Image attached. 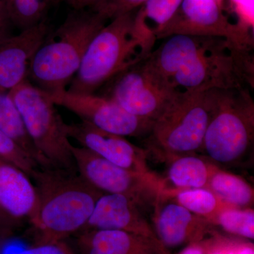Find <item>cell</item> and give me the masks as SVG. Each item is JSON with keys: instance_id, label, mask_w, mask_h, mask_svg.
<instances>
[{"instance_id": "1", "label": "cell", "mask_w": 254, "mask_h": 254, "mask_svg": "<svg viewBox=\"0 0 254 254\" xmlns=\"http://www.w3.org/2000/svg\"><path fill=\"white\" fill-rule=\"evenodd\" d=\"M36 203L28 220L39 237L38 243L64 241L81 232L103 194L78 173L38 168L31 177Z\"/></svg>"}, {"instance_id": "2", "label": "cell", "mask_w": 254, "mask_h": 254, "mask_svg": "<svg viewBox=\"0 0 254 254\" xmlns=\"http://www.w3.org/2000/svg\"><path fill=\"white\" fill-rule=\"evenodd\" d=\"M136 11L113 18L93 37L68 91L93 94L118 73L149 56L156 39L136 26Z\"/></svg>"}, {"instance_id": "3", "label": "cell", "mask_w": 254, "mask_h": 254, "mask_svg": "<svg viewBox=\"0 0 254 254\" xmlns=\"http://www.w3.org/2000/svg\"><path fill=\"white\" fill-rule=\"evenodd\" d=\"M108 21L94 10L72 9L37 50L28 77L48 93L66 89L77 72L90 42Z\"/></svg>"}, {"instance_id": "4", "label": "cell", "mask_w": 254, "mask_h": 254, "mask_svg": "<svg viewBox=\"0 0 254 254\" xmlns=\"http://www.w3.org/2000/svg\"><path fill=\"white\" fill-rule=\"evenodd\" d=\"M212 111L200 153L221 168L253 160L254 100L249 87L209 90Z\"/></svg>"}, {"instance_id": "5", "label": "cell", "mask_w": 254, "mask_h": 254, "mask_svg": "<svg viewBox=\"0 0 254 254\" xmlns=\"http://www.w3.org/2000/svg\"><path fill=\"white\" fill-rule=\"evenodd\" d=\"M41 159V168L77 173L66 123L46 91L27 80L8 92Z\"/></svg>"}, {"instance_id": "6", "label": "cell", "mask_w": 254, "mask_h": 254, "mask_svg": "<svg viewBox=\"0 0 254 254\" xmlns=\"http://www.w3.org/2000/svg\"><path fill=\"white\" fill-rule=\"evenodd\" d=\"M211 111L208 91H177L153 121L152 148L166 160L200 152Z\"/></svg>"}, {"instance_id": "7", "label": "cell", "mask_w": 254, "mask_h": 254, "mask_svg": "<svg viewBox=\"0 0 254 254\" xmlns=\"http://www.w3.org/2000/svg\"><path fill=\"white\" fill-rule=\"evenodd\" d=\"M253 50L227 41L201 53L169 79L177 91L254 88Z\"/></svg>"}, {"instance_id": "8", "label": "cell", "mask_w": 254, "mask_h": 254, "mask_svg": "<svg viewBox=\"0 0 254 254\" xmlns=\"http://www.w3.org/2000/svg\"><path fill=\"white\" fill-rule=\"evenodd\" d=\"M71 150L77 173L95 190L126 195L143 209L153 208L162 190L161 177L120 168L82 146L73 145Z\"/></svg>"}, {"instance_id": "9", "label": "cell", "mask_w": 254, "mask_h": 254, "mask_svg": "<svg viewBox=\"0 0 254 254\" xmlns=\"http://www.w3.org/2000/svg\"><path fill=\"white\" fill-rule=\"evenodd\" d=\"M105 98L127 113L154 121L177 91L148 63L143 61L124 70L105 83Z\"/></svg>"}, {"instance_id": "10", "label": "cell", "mask_w": 254, "mask_h": 254, "mask_svg": "<svg viewBox=\"0 0 254 254\" xmlns=\"http://www.w3.org/2000/svg\"><path fill=\"white\" fill-rule=\"evenodd\" d=\"M177 34L220 37L246 49L254 48L253 30L232 22L218 0H183L157 40Z\"/></svg>"}, {"instance_id": "11", "label": "cell", "mask_w": 254, "mask_h": 254, "mask_svg": "<svg viewBox=\"0 0 254 254\" xmlns=\"http://www.w3.org/2000/svg\"><path fill=\"white\" fill-rule=\"evenodd\" d=\"M47 94L55 105L69 110L91 126L122 136L149 135L153 122L137 118L102 95L74 93L64 89Z\"/></svg>"}, {"instance_id": "12", "label": "cell", "mask_w": 254, "mask_h": 254, "mask_svg": "<svg viewBox=\"0 0 254 254\" xmlns=\"http://www.w3.org/2000/svg\"><path fill=\"white\" fill-rule=\"evenodd\" d=\"M151 225L157 240L170 253L206 240L215 228L161 191L153 207Z\"/></svg>"}, {"instance_id": "13", "label": "cell", "mask_w": 254, "mask_h": 254, "mask_svg": "<svg viewBox=\"0 0 254 254\" xmlns=\"http://www.w3.org/2000/svg\"><path fill=\"white\" fill-rule=\"evenodd\" d=\"M65 127L68 138L114 165L134 173L155 175L147 163V152L125 137L102 131L83 122L66 123Z\"/></svg>"}, {"instance_id": "14", "label": "cell", "mask_w": 254, "mask_h": 254, "mask_svg": "<svg viewBox=\"0 0 254 254\" xmlns=\"http://www.w3.org/2000/svg\"><path fill=\"white\" fill-rule=\"evenodd\" d=\"M50 33L45 19L0 39V91L9 92L27 80L31 60Z\"/></svg>"}, {"instance_id": "15", "label": "cell", "mask_w": 254, "mask_h": 254, "mask_svg": "<svg viewBox=\"0 0 254 254\" xmlns=\"http://www.w3.org/2000/svg\"><path fill=\"white\" fill-rule=\"evenodd\" d=\"M86 230H123L157 240L144 209L135 200L120 194L100 195L83 229Z\"/></svg>"}, {"instance_id": "16", "label": "cell", "mask_w": 254, "mask_h": 254, "mask_svg": "<svg viewBox=\"0 0 254 254\" xmlns=\"http://www.w3.org/2000/svg\"><path fill=\"white\" fill-rule=\"evenodd\" d=\"M227 41L230 40L220 37L173 35L165 38V41L158 49L151 52L147 60L155 71L168 82L184 65Z\"/></svg>"}, {"instance_id": "17", "label": "cell", "mask_w": 254, "mask_h": 254, "mask_svg": "<svg viewBox=\"0 0 254 254\" xmlns=\"http://www.w3.org/2000/svg\"><path fill=\"white\" fill-rule=\"evenodd\" d=\"M78 243L83 254H169L155 239L117 230H86Z\"/></svg>"}, {"instance_id": "18", "label": "cell", "mask_w": 254, "mask_h": 254, "mask_svg": "<svg viewBox=\"0 0 254 254\" xmlns=\"http://www.w3.org/2000/svg\"><path fill=\"white\" fill-rule=\"evenodd\" d=\"M36 203L31 177L0 158V210L12 221L29 219Z\"/></svg>"}, {"instance_id": "19", "label": "cell", "mask_w": 254, "mask_h": 254, "mask_svg": "<svg viewBox=\"0 0 254 254\" xmlns=\"http://www.w3.org/2000/svg\"><path fill=\"white\" fill-rule=\"evenodd\" d=\"M169 162L166 177L162 178V190L208 188L209 180L219 167L205 157L185 154Z\"/></svg>"}, {"instance_id": "20", "label": "cell", "mask_w": 254, "mask_h": 254, "mask_svg": "<svg viewBox=\"0 0 254 254\" xmlns=\"http://www.w3.org/2000/svg\"><path fill=\"white\" fill-rule=\"evenodd\" d=\"M161 193L185 207L190 213L205 219L213 226L223 210L233 207L225 203L208 188L164 190H161Z\"/></svg>"}, {"instance_id": "21", "label": "cell", "mask_w": 254, "mask_h": 254, "mask_svg": "<svg viewBox=\"0 0 254 254\" xmlns=\"http://www.w3.org/2000/svg\"><path fill=\"white\" fill-rule=\"evenodd\" d=\"M208 189L235 208H254L253 187L235 174L217 169L209 180Z\"/></svg>"}, {"instance_id": "22", "label": "cell", "mask_w": 254, "mask_h": 254, "mask_svg": "<svg viewBox=\"0 0 254 254\" xmlns=\"http://www.w3.org/2000/svg\"><path fill=\"white\" fill-rule=\"evenodd\" d=\"M0 129L41 167L39 155L25 127L21 114L9 93L0 91Z\"/></svg>"}, {"instance_id": "23", "label": "cell", "mask_w": 254, "mask_h": 254, "mask_svg": "<svg viewBox=\"0 0 254 254\" xmlns=\"http://www.w3.org/2000/svg\"><path fill=\"white\" fill-rule=\"evenodd\" d=\"M182 1L183 0H147L137 9L135 23L157 41L159 33L176 14Z\"/></svg>"}, {"instance_id": "24", "label": "cell", "mask_w": 254, "mask_h": 254, "mask_svg": "<svg viewBox=\"0 0 254 254\" xmlns=\"http://www.w3.org/2000/svg\"><path fill=\"white\" fill-rule=\"evenodd\" d=\"M10 22L26 29L45 20L53 0H2Z\"/></svg>"}, {"instance_id": "25", "label": "cell", "mask_w": 254, "mask_h": 254, "mask_svg": "<svg viewBox=\"0 0 254 254\" xmlns=\"http://www.w3.org/2000/svg\"><path fill=\"white\" fill-rule=\"evenodd\" d=\"M214 227L220 229L229 235L254 240V208H229L219 215Z\"/></svg>"}, {"instance_id": "26", "label": "cell", "mask_w": 254, "mask_h": 254, "mask_svg": "<svg viewBox=\"0 0 254 254\" xmlns=\"http://www.w3.org/2000/svg\"><path fill=\"white\" fill-rule=\"evenodd\" d=\"M0 158L12 164L31 177L40 168L38 163L31 158L12 139L0 129Z\"/></svg>"}, {"instance_id": "27", "label": "cell", "mask_w": 254, "mask_h": 254, "mask_svg": "<svg viewBox=\"0 0 254 254\" xmlns=\"http://www.w3.org/2000/svg\"><path fill=\"white\" fill-rule=\"evenodd\" d=\"M147 0H102L99 3L90 8L104 15L109 20L134 11L141 7Z\"/></svg>"}, {"instance_id": "28", "label": "cell", "mask_w": 254, "mask_h": 254, "mask_svg": "<svg viewBox=\"0 0 254 254\" xmlns=\"http://www.w3.org/2000/svg\"><path fill=\"white\" fill-rule=\"evenodd\" d=\"M238 22L247 27L254 28V0H230Z\"/></svg>"}, {"instance_id": "29", "label": "cell", "mask_w": 254, "mask_h": 254, "mask_svg": "<svg viewBox=\"0 0 254 254\" xmlns=\"http://www.w3.org/2000/svg\"><path fill=\"white\" fill-rule=\"evenodd\" d=\"M28 249L31 254H76L64 241L36 244Z\"/></svg>"}, {"instance_id": "30", "label": "cell", "mask_w": 254, "mask_h": 254, "mask_svg": "<svg viewBox=\"0 0 254 254\" xmlns=\"http://www.w3.org/2000/svg\"><path fill=\"white\" fill-rule=\"evenodd\" d=\"M217 246L214 243L212 238L192 244V245L184 247L177 254H215V250Z\"/></svg>"}, {"instance_id": "31", "label": "cell", "mask_w": 254, "mask_h": 254, "mask_svg": "<svg viewBox=\"0 0 254 254\" xmlns=\"http://www.w3.org/2000/svg\"><path fill=\"white\" fill-rule=\"evenodd\" d=\"M10 20L6 12L2 0H0V39L6 36V30L9 26Z\"/></svg>"}, {"instance_id": "32", "label": "cell", "mask_w": 254, "mask_h": 254, "mask_svg": "<svg viewBox=\"0 0 254 254\" xmlns=\"http://www.w3.org/2000/svg\"><path fill=\"white\" fill-rule=\"evenodd\" d=\"M102 0H68L66 4L73 9H90Z\"/></svg>"}, {"instance_id": "33", "label": "cell", "mask_w": 254, "mask_h": 254, "mask_svg": "<svg viewBox=\"0 0 254 254\" xmlns=\"http://www.w3.org/2000/svg\"><path fill=\"white\" fill-rule=\"evenodd\" d=\"M9 222H14L12 221V220H11L9 218V217L6 216V215L4 213H3L2 211H1L0 210V226H1L2 225H4V224H6V225H7Z\"/></svg>"}, {"instance_id": "34", "label": "cell", "mask_w": 254, "mask_h": 254, "mask_svg": "<svg viewBox=\"0 0 254 254\" xmlns=\"http://www.w3.org/2000/svg\"><path fill=\"white\" fill-rule=\"evenodd\" d=\"M13 254H30L29 250H28V249H26V250L19 251V252H16V253H14Z\"/></svg>"}, {"instance_id": "35", "label": "cell", "mask_w": 254, "mask_h": 254, "mask_svg": "<svg viewBox=\"0 0 254 254\" xmlns=\"http://www.w3.org/2000/svg\"><path fill=\"white\" fill-rule=\"evenodd\" d=\"M68 0H53V4L58 5L63 2H66Z\"/></svg>"}, {"instance_id": "36", "label": "cell", "mask_w": 254, "mask_h": 254, "mask_svg": "<svg viewBox=\"0 0 254 254\" xmlns=\"http://www.w3.org/2000/svg\"></svg>"}]
</instances>
